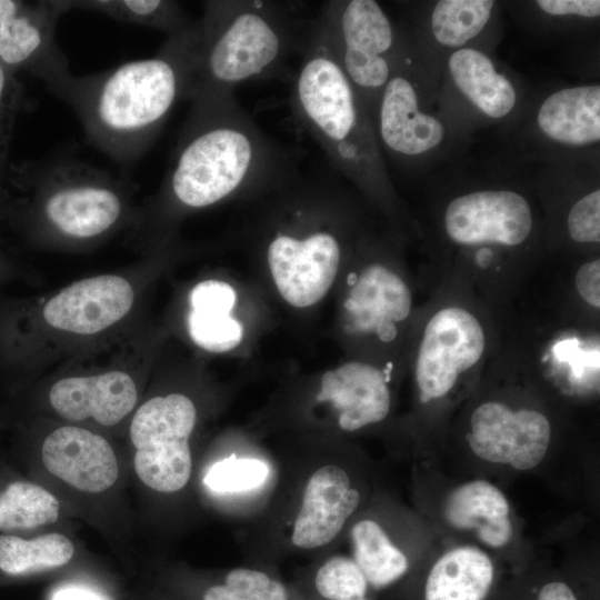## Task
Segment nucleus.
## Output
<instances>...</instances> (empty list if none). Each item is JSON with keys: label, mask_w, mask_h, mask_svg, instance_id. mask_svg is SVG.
<instances>
[{"label": "nucleus", "mask_w": 600, "mask_h": 600, "mask_svg": "<svg viewBox=\"0 0 600 600\" xmlns=\"http://www.w3.org/2000/svg\"><path fill=\"white\" fill-rule=\"evenodd\" d=\"M27 174L38 230L48 239L93 241L113 231L130 212L127 181L67 152L32 163Z\"/></svg>", "instance_id": "39448f33"}, {"label": "nucleus", "mask_w": 600, "mask_h": 600, "mask_svg": "<svg viewBox=\"0 0 600 600\" xmlns=\"http://www.w3.org/2000/svg\"><path fill=\"white\" fill-rule=\"evenodd\" d=\"M401 62L370 112L379 147L399 161L428 153L446 138L443 122L421 110L419 91Z\"/></svg>", "instance_id": "ddd939ff"}, {"label": "nucleus", "mask_w": 600, "mask_h": 600, "mask_svg": "<svg viewBox=\"0 0 600 600\" xmlns=\"http://www.w3.org/2000/svg\"><path fill=\"white\" fill-rule=\"evenodd\" d=\"M269 473L267 464L257 459L228 458L214 463L204 477V483L219 492H239L261 486Z\"/></svg>", "instance_id": "2f4dec72"}, {"label": "nucleus", "mask_w": 600, "mask_h": 600, "mask_svg": "<svg viewBox=\"0 0 600 600\" xmlns=\"http://www.w3.org/2000/svg\"><path fill=\"white\" fill-rule=\"evenodd\" d=\"M202 7L188 102L203 92L282 74L289 58L301 53L313 21L290 2L209 0Z\"/></svg>", "instance_id": "7ed1b4c3"}, {"label": "nucleus", "mask_w": 600, "mask_h": 600, "mask_svg": "<svg viewBox=\"0 0 600 600\" xmlns=\"http://www.w3.org/2000/svg\"><path fill=\"white\" fill-rule=\"evenodd\" d=\"M317 400L332 404L338 412V423L346 431L382 421L391 404L383 371L360 361L346 362L327 371Z\"/></svg>", "instance_id": "6ab92c4d"}, {"label": "nucleus", "mask_w": 600, "mask_h": 600, "mask_svg": "<svg viewBox=\"0 0 600 600\" xmlns=\"http://www.w3.org/2000/svg\"><path fill=\"white\" fill-rule=\"evenodd\" d=\"M484 349L486 333L472 312L458 306L436 311L424 326L414 367L421 401L448 394Z\"/></svg>", "instance_id": "1a4fd4ad"}, {"label": "nucleus", "mask_w": 600, "mask_h": 600, "mask_svg": "<svg viewBox=\"0 0 600 600\" xmlns=\"http://www.w3.org/2000/svg\"><path fill=\"white\" fill-rule=\"evenodd\" d=\"M291 84L290 106L327 163L373 194L389 182L370 112L341 70L314 19Z\"/></svg>", "instance_id": "20e7f679"}, {"label": "nucleus", "mask_w": 600, "mask_h": 600, "mask_svg": "<svg viewBox=\"0 0 600 600\" xmlns=\"http://www.w3.org/2000/svg\"><path fill=\"white\" fill-rule=\"evenodd\" d=\"M360 502L348 473L328 464L316 470L303 492L291 541L301 549H314L332 541Z\"/></svg>", "instance_id": "a211bd4d"}, {"label": "nucleus", "mask_w": 600, "mask_h": 600, "mask_svg": "<svg viewBox=\"0 0 600 600\" xmlns=\"http://www.w3.org/2000/svg\"><path fill=\"white\" fill-rule=\"evenodd\" d=\"M496 581L491 558L471 546L442 554L427 573L422 600H488Z\"/></svg>", "instance_id": "4be33fe9"}, {"label": "nucleus", "mask_w": 600, "mask_h": 600, "mask_svg": "<svg viewBox=\"0 0 600 600\" xmlns=\"http://www.w3.org/2000/svg\"><path fill=\"white\" fill-rule=\"evenodd\" d=\"M70 8L148 27L166 33L167 38L179 37L196 24L182 6L171 0H70Z\"/></svg>", "instance_id": "a878e982"}, {"label": "nucleus", "mask_w": 600, "mask_h": 600, "mask_svg": "<svg viewBox=\"0 0 600 600\" xmlns=\"http://www.w3.org/2000/svg\"><path fill=\"white\" fill-rule=\"evenodd\" d=\"M536 122L548 140L567 147L600 141V86L581 84L559 89L540 104Z\"/></svg>", "instance_id": "aec40b11"}, {"label": "nucleus", "mask_w": 600, "mask_h": 600, "mask_svg": "<svg viewBox=\"0 0 600 600\" xmlns=\"http://www.w3.org/2000/svg\"><path fill=\"white\" fill-rule=\"evenodd\" d=\"M201 600H291V594L281 581L263 571L237 568L221 582L207 587Z\"/></svg>", "instance_id": "c756f323"}, {"label": "nucleus", "mask_w": 600, "mask_h": 600, "mask_svg": "<svg viewBox=\"0 0 600 600\" xmlns=\"http://www.w3.org/2000/svg\"><path fill=\"white\" fill-rule=\"evenodd\" d=\"M41 459L49 473L86 493L103 492L119 477L118 459L109 441L79 426H62L48 433Z\"/></svg>", "instance_id": "2eb2a0df"}, {"label": "nucleus", "mask_w": 600, "mask_h": 600, "mask_svg": "<svg viewBox=\"0 0 600 600\" xmlns=\"http://www.w3.org/2000/svg\"><path fill=\"white\" fill-rule=\"evenodd\" d=\"M411 308V291L403 279L386 266L372 263L356 277L344 301L346 326L352 332L372 333L390 342Z\"/></svg>", "instance_id": "f3484780"}, {"label": "nucleus", "mask_w": 600, "mask_h": 600, "mask_svg": "<svg viewBox=\"0 0 600 600\" xmlns=\"http://www.w3.org/2000/svg\"><path fill=\"white\" fill-rule=\"evenodd\" d=\"M353 561L372 590H382L402 579L409 570L406 554L372 520L358 522L351 531Z\"/></svg>", "instance_id": "393cba45"}, {"label": "nucleus", "mask_w": 600, "mask_h": 600, "mask_svg": "<svg viewBox=\"0 0 600 600\" xmlns=\"http://www.w3.org/2000/svg\"><path fill=\"white\" fill-rule=\"evenodd\" d=\"M448 238L460 246L523 243L533 229L528 200L508 189L477 190L453 198L443 214Z\"/></svg>", "instance_id": "f8f14e48"}, {"label": "nucleus", "mask_w": 600, "mask_h": 600, "mask_svg": "<svg viewBox=\"0 0 600 600\" xmlns=\"http://www.w3.org/2000/svg\"><path fill=\"white\" fill-rule=\"evenodd\" d=\"M52 600H103L100 596L79 587H68L54 593Z\"/></svg>", "instance_id": "4c0bfd02"}, {"label": "nucleus", "mask_w": 600, "mask_h": 600, "mask_svg": "<svg viewBox=\"0 0 600 600\" xmlns=\"http://www.w3.org/2000/svg\"><path fill=\"white\" fill-rule=\"evenodd\" d=\"M450 77L470 103L491 119L507 117L516 107L517 91L484 52L462 47L448 59Z\"/></svg>", "instance_id": "5701e85b"}, {"label": "nucleus", "mask_w": 600, "mask_h": 600, "mask_svg": "<svg viewBox=\"0 0 600 600\" xmlns=\"http://www.w3.org/2000/svg\"><path fill=\"white\" fill-rule=\"evenodd\" d=\"M578 294L594 309L600 308V260L599 258L581 264L574 277Z\"/></svg>", "instance_id": "f704fd0d"}, {"label": "nucleus", "mask_w": 600, "mask_h": 600, "mask_svg": "<svg viewBox=\"0 0 600 600\" xmlns=\"http://www.w3.org/2000/svg\"><path fill=\"white\" fill-rule=\"evenodd\" d=\"M52 410L70 422H93L112 427L136 407L138 388L121 370L73 376L56 381L48 394Z\"/></svg>", "instance_id": "dca6fc26"}, {"label": "nucleus", "mask_w": 600, "mask_h": 600, "mask_svg": "<svg viewBox=\"0 0 600 600\" xmlns=\"http://www.w3.org/2000/svg\"><path fill=\"white\" fill-rule=\"evenodd\" d=\"M17 89L8 69L0 62V144L6 140L4 134L17 104Z\"/></svg>", "instance_id": "c9c22d12"}, {"label": "nucleus", "mask_w": 600, "mask_h": 600, "mask_svg": "<svg viewBox=\"0 0 600 600\" xmlns=\"http://www.w3.org/2000/svg\"><path fill=\"white\" fill-rule=\"evenodd\" d=\"M58 499L43 487L13 481L0 491V530H29L56 522Z\"/></svg>", "instance_id": "cd10ccee"}, {"label": "nucleus", "mask_w": 600, "mask_h": 600, "mask_svg": "<svg viewBox=\"0 0 600 600\" xmlns=\"http://www.w3.org/2000/svg\"><path fill=\"white\" fill-rule=\"evenodd\" d=\"M509 512L508 500L500 489L480 479L460 484L444 502V517L451 526L474 530L492 548L503 547L512 537Z\"/></svg>", "instance_id": "412c9836"}, {"label": "nucleus", "mask_w": 600, "mask_h": 600, "mask_svg": "<svg viewBox=\"0 0 600 600\" xmlns=\"http://www.w3.org/2000/svg\"><path fill=\"white\" fill-rule=\"evenodd\" d=\"M493 7L490 0L438 1L431 13L434 40L447 48H462L484 29Z\"/></svg>", "instance_id": "c85d7f7f"}, {"label": "nucleus", "mask_w": 600, "mask_h": 600, "mask_svg": "<svg viewBox=\"0 0 600 600\" xmlns=\"http://www.w3.org/2000/svg\"><path fill=\"white\" fill-rule=\"evenodd\" d=\"M180 130L158 203L166 212L211 207L250 189L269 188L299 154L268 136L234 90L197 94Z\"/></svg>", "instance_id": "f257e3e1"}, {"label": "nucleus", "mask_w": 600, "mask_h": 600, "mask_svg": "<svg viewBox=\"0 0 600 600\" xmlns=\"http://www.w3.org/2000/svg\"><path fill=\"white\" fill-rule=\"evenodd\" d=\"M134 289L118 274L76 281L51 297L42 309L46 323L71 334H96L114 326L131 310Z\"/></svg>", "instance_id": "4468645a"}, {"label": "nucleus", "mask_w": 600, "mask_h": 600, "mask_svg": "<svg viewBox=\"0 0 600 600\" xmlns=\"http://www.w3.org/2000/svg\"><path fill=\"white\" fill-rule=\"evenodd\" d=\"M467 439L482 460L530 470L543 460L549 449L551 424L538 410H513L491 400L473 410Z\"/></svg>", "instance_id": "9b49d317"}, {"label": "nucleus", "mask_w": 600, "mask_h": 600, "mask_svg": "<svg viewBox=\"0 0 600 600\" xmlns=\"http://www.w3.org/2000/svg\"><path fill=\"white\" fill-rule=\"evenodd\" d=\"M534 600H580L574 589L566 581L551 580L540 586Z\"/></svg>", "instance_id": "e433bc0d"}, {"label": "nucleus", "mask_w": 600, "mask_h": 600, "mask_svg": "<svg viewBox=\"0 0 600 600\" xmlns=\"http://www.w3.org/2000/svg\"><path fill=\"white\" fill-rule=\"evenodd\" d=\"M197 34L196 21L188 32L167 38L152 57L76 77L63 102L92 146L123 167L143 157L176 103L186 98Z\"/></svg>", "instance_id": "f03ea898"}, {"label": "nucleus", "mask_w": 600, "mask_h": 600, "mask_svg": "<svg viewBox=\"0 0 600 600\" xmlns=\"http://www.w3.org/2000/svg\"><path fill=\"white\" fill-rule=\"evenodd\" d=\"M341 260L338 234L318 226L306 233L277 230L267 246V261L282 298L296 308L319 302L332 286Z\"/></svg>", "instance_id": "9d476101"}, {"label": "nucleus", "mask_w": 600, "mask_h": 600, "mask_svg": "<svg viewBox=\"0 0 600 600\" xmlns=\"http://www.w3.org/2000/svg\"><path fill=\"white\" fill-rule=\"evenodd\" d=\"M237 294L224 281L206 280L190 293L188 330L193 342L211 352H226L237 347L243 329L231 317Z\"/></svg>", "instance_id": "b1692460"}, {"label": "nucleus", "mask_w": 600, "mask_h": 600, "mask_svg": "<svg viewBox=\"0 0 600 600\" xmlns=\"http://www.w3.org/2000/svg\"><path fill=\"white\" fill-rule=\"evenodd\" d=\"M537 7L553 17L593 19L600 16L599 0H539Z\"/></svg>", "instance_id": "72a5a7b5"}, {"label": "nucleus", "mask_w": 600, "mask_h": 600, "mask_svg": "<svg viewBox=\"0 0 600 600\" xmlns=\"http://www.w3.org/2000/svg\"><path fill=\"white\" fill-rule=\"evenodd\" d=\"M569 237L578 243L600 242V190L580 197L567 216Z\"/></svg>", "instance_id": "473e14b6"}, {"label": "nucleus", "mask_w": 600, "mask_h": 600, "mask_svg": "<svg viewBox=\"0 0 600 600\" xmlns=\"http://www.w3.org/2000/svg\"><path fill=\"white\" fill-rule=\"evenodd\" d=\"M70 10V0L31 4L0 0V62L8 70L29 69L62 101L76 76L56 41V27L59 18Z\"/></svg>", "instance_id": "6e6552de"}, {"label": "nucleus", "mask_w": 600, "mask_h": 600, "mask_svg": "<svg viewBox=\"0 0 600 600\" xmlns=\"http://www.w3.org/2000/svg\"><path fill=\"white\" fill-rule=\"evenodd\" d=\"M73 554L72 541L61 533H47L32 539L0 534V570L10 576L60 568Z\"/></svg>", "instance_id": "bb28decb"}, {"label": "nucleus", "mask_w": 600, "mask_h": 600, "mask_svg": "<svg viewBox=\"0 0 600 600\" xmlns=\"http://www.w3.org/2000/svg\"><path fill=\"white\" fill-rule=\"evenodd\" d=\"M314 22L341 70L371 112L401 61L389 17L373 0L327 1Z\"/></svg>", "instance_id": "423d86ee"}, {"label": "nucleus", "mask_w": 600, "mask_h": 600, "mask_svg": "<svg viewBox=\"0 0 600 600\" xmlns=\"http://www.w3.org/2000/svg\"><path fill=\"white\" fill-rule=\"evenodd\" d=\"M314 589L323 600H373L372 590L353 559L332 557L314 576Z\"/></svg>", "instance_id": "7c9ffc66"}, {"label": "nucleus", "mask_w": 600, "mask_h": 600, "mask_svg": "<svg viewBox=\"0 0 600 600\" xmlns=\"http://www.w3.org/2000/svg\"><path fill=\"white\" fill-rule=\"evenodd\" d=\"M197 410L187 396L170 393L142 403L130 423L133 467L148 488L171 493L188 483L192 460L189 438Z\"/></svg>", "instance_id": "0eeeda50"}]
</instances>
